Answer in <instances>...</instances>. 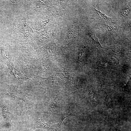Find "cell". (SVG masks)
Returning <instances> with one entry per match:
<instances>
[{
    "instance_id": "obj_14",
    "label": "cell",
    "mask_w": 131,
    "mask_h": 131,
    "mask_svg": "<svg viewBox=\"0 0 131 131\" xmlns=\"http://www.w3.org/2000/svg\"><path fill=\"white\" fill-rule=\"evenodd\" d=\"M131 12V4L125 6L121 10L120 14L123 17L128 16Z\"/></svg>"
},
{
    "instance_id": "obj_5",
    "label": "cell",
    "mask_w": 131,
    "mask_h": 131,
    "mask_svg": "<svg viewBox=\"0 0 131 131\" xmlns=\"http://www.w3.org/2000/svg\"><path fill=\"white\" fill-rule=\"evenodd\" d=\"M97 29L103 32L112 33L118 32L121 30L123 27L113 25H108L104 24H100L95 26Z\"/></svg>"
},
{
    "instance_id": "obj_16",
    "label": "cell",
    "mask_w": 131,
    "mask_h": 131,
    "mask_svg": "<svg viewBox=\"0 0 131 131\" xmlns=\"http://www.w3.org/2000/svg\"><path fill=\"white\" fill-rule=\"evenodd\" d=\"M47 65L46 64L43 62H41L38 63L35 67L38 72L43 73L48 70Z\"/></svg>"
},
{
    "instance_id": "obj_10",
    "label": "cell",
    "mask_w": 131,
    "mask_h": 131,
    "mask_svg": "<svg viewBox=\"0 0 131 131\" xmlns=\"http://www.w3.org/2000/svg\"><path fill=\"white\" fill-rule=\"evenodd\" d=\"M97 67L100 68H107L113 66L112 63H109L105 60L102 57H98L96 62Z\"/></svg>"
},
{
    "instance_id": "obj_15",
    "label": "cell",
    "mask_w": 131,
    "mask_h": 131,
    "mask_svg": "<svg viewBox=\"0 0 131 131\" xmlns=\"http://www.w3.org/2000/svg\"><path fill=\"white\" fill-rule=\"evenodd\" d=\"M69 116L68 114L64 115L60 122L57 124H53L51 131H61V127L63 121L64 119Z\"/></svg>"
},
{
    "instance_id": "obj_6",
    "label": "cell",
    "mask_w": 131,
    "mask_h": 131,
    "mask_svg": "<svg viewBox=\"0 0 131 131\" xmlns=\"http://www.w3.org/2000/svg\"><path fill=\"white\" fill-rule=\"evenodd\" d=\"M61 106L59 97L57 95L50 105L49 109V112L52 114H58L61 109Z\"/></svg>"
},
{
    "instance_id": "obj_13",
    "label": "cell",
    "mask_w": 131,
    "mask_h": 131,
    "mask_svg": "<svg viewBox=\"0 0 131 131\" xmlns=\"http://www.w3.org/2000/svg\"><path fill=\"white\" fill-rule=\"evenodd\" d=\"M105 99L107 109L109 108L113 109L114 108L113 101L111 95L108 92H106V93Z\"/></svg>"
},
{
    "instance_id": "obj_3",
    "label": "cell",
    "mask_w": 131,
    "mask_h": 131,
    "mask_svg": "<svg viewBox=\"0 0 131 131\" xmlns=\"http://www.w3.org/2000/svg\"><path fill=\"white\" fill-rule=\"evenodd\" d=\"M0 106L2 115L4 120L11 123L13 120V115L8 104L5 100L1 99L0 100Z\"/></svg>"
},
{
    "instance_id": "obj_1",
    "label": "cell",
    "mask_w": 131,
    "mask_h": 131,
    "mask_svg": "<svg viewBox=\"0 0 131 131\" xmlns=\"http://www.w3.org/2000/svg\"><path fill=\"white\" fill-rule=\"evenodd\" d=\"M0 92L4 96L14 99L21 100L25 103L26 111L27 108L25 100L27 97L31 94L23 91L20 87L13 86L7 88L5 86H0Z\"/></svg>"
},
{
    "instance_id": "obj_20",
    "label": "cell",
    "mask_w": 131,
    "mask_h": 131,
    "mask_svg": "<svg viewBox=\"0 0 131 131\" xmlns=\"http://www.w3.org/2000/svg\"><path fill=\"white\" fill-rule=\"evenodd\" d=\"M20 49L26 55H31V49L26 45H21L20 47Z\"/></svg>"
},
{
    "instance_id": "obj_19",
    "label": "cell",
    "mask_w": 131,
    "mask_h": 131,
    "mask_svg": "<svg viewBox=\"0 0 131 131\" xmlns=\"http://www.w3.org/2000/svg\"><path fill=\"white\" fill-rule=\"evenodd\" d=\"M85 48L82 47L81 48L78 57V61L80 64L83 61V57L86 52Z\"/></svg>"
},
{
    "instance_id": "obj_2",
    "label": "cell",
    "mask_w": 131,
    "mask_h": 131,
    "mask_svg": "<svg viewBox=\"0 0 131 131\" xmlns=\"http://www.w3.org/2000/svg\"><path fill=\"white\" fill-rule=\"evenodd\" d=\"M26 76L29 79L33 75L32 64L30 61L23 56L19 57L17 60Z\"/></svg>"
},
{
    "instance_id": "obj_8",
    "label": "cell",
    "mask_w": 131,
    "mask_h": 131,
    "mask_svg": "<svg viewBox=\"0 0 131 131\" xmlns=\"http://www.w3.org/2000/svg\"><path fill=\"white\" fill-rule=\"evenodd\" d=\"M6 63L8 72L14 76L15 79L16 80L18 81L24 78L25 76L22 74L18 70L12 66L10 63L7 62Z\"/></svg>"
},
{
    "instance_id": "obj_7",
    "label": "cell",
    "mask_w": 131,
    "mask_h": 131,
    "mask_svg": "<svg viewBox=\"0 0 131 131\" xmlns=\"http://www.w3.org/2000/svg\"><path fill=\"white\" fill-rule=\"evenodd\" d=\"M92 9L96 18L99 20L109 23H115L113 18L107 16L101 12L99 9L98 10L92 8Z\"/></svg>"
},
{
    "instance_id": "obj_18",
    "label": "cell",
    "mask_w": 131,
    "mask_h": 131,
    "mask_svg": "<svg viewBox=\"0 0 131 131\" xmlns=\"http://www.w3.org/2000/svg\"><path fill=\"white\" fill-rule=\"evenodd\" d=\"M1 52L2 56L3 58L7 60L9 56V50L7 48L1 47Z\"/></svg>"
},
{
    "instance_id": "obj_9",
    "label": "cell",
    "mask_w": 131,
    "mask_h": 131,
    "mask_svg": "<svg viewBox=\"0 0 131 131\" xmlns=\"http://www.w3.org/2000/svg\"><path fill=\"white\" fill-rule=\"evenodd\" d=\"M103 49L107 50L115 56L120 57H122L124 56V54L122 50L119 47L113 46L103 48Z\"/></svg>"
},
{
    "instance_id": "obj_22",
    "label": "cell",
    "mask_w": 131,
    "mask_h": 131,
    "mask_svg": "<svg viewBox=\"0 0 131 131\" xmlns=\"http://www.w3.org/2000/svg\"><path fill=\"white\" fill-rule=\"evenodd\" d=\"M43 131V130H35V131Z\"/></svg>"
},
{
    "instance_id": "obj_17",
    "label": "cell",
    "mask_w": 131,
    "mask_h": 131,
    "mask_svg": "<svg viewBox=\"0 0 131 131\" xmlns=\"http://www.w3.org/2000/svg\"><path fill=\"white\" fill-rule=\"evenodd\" d=\"M87 34V35L91 38L94 43L99 48L101 49L103 48L99 43L98 38L96 37L94 33H88Z\"/></svg>"
},
{
    "instance_id": "obj_4",
    "label": "cell",
    "mask_w": 131,
    "mask_h": 131,
    "mask_svg": "<svg viewBox=\"0 0 131 131\" xmlns=\"http://www.w3.org/2000/svg\"><path fill=\"white\" fill-rule=\"evenodd\" d=\"M39 83L43 86H51L53 85L61 84V81L56 76L55 73L48 77L43 78L36 76Z\"/></svg>"
},
{
    "instance_id": "obj_21",
    "label": "cell",
    "mask_w": 131,
    "mask_h": 131,
    "mask_svg": "<svg viewBox=\"0 0 131 131\" xmlns=\"http://www.w3.org/2000/svg\"><path fill=\"white\" fill-rule=\"evenodd\" d=\"M3 119L4 120L2 115L1 109L0 106V129L1 128Z\"/></svg>"
},
{
    "instance_id": "obj_12",
    "label": "cell",
    "mask_w": 131,
    "mask_h": 131,
    "mask_svg": "<svg viewBox=\"0 0 131 131\" xmlns=\"http://www.w3.org/2000/svg\"><path fill=\"white\" fill-rule=\"evenodd\" d=\"M89 98L91 101L95 104H97L99 102V99L97 93L95 90L91 88L89 90Z\"/></svg>"
},
{
    "instance_id": "obj_11",
    "label": "cell",
    "mask_w": 131,
    "mask_h": 131,
    "mask_svg": "<svg viewBox=\"0 0 131 131\" xmlns=\"http://www.w3.org/2000/svg\"><path fill=\"white\" fill-rule=\"evenodd\" d=\"M53 123L46 122L44 121H41L39 119L37 123L34 125V128H42L51 131Z\"/></svg>"
}]
</instances>
